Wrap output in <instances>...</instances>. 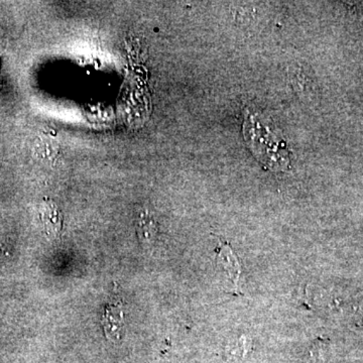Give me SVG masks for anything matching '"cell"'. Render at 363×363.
<instances>
[{"label":"cell","instance_id":"obj_1","mask_svg":"<svg viewBox=\"0 0 363 363\" xmlns=\"http://www.w3.org/2000/svg\"><path fill=\"white\" fill-rule=\"evenodd\" d=\"M243 133L253 155L267 168L272 171H284L288 168L290 159L285 143L264 116L247 111Z\"/></svg>","mask_w":363,"mask_h":363},{"label":"cell","instance_id":"obj_2","mask_svg":"<svg viewBox=\"0 0 363 363\" xmlns=\"http://www.w3.org/2000/svg\"><path fill=\"white\" fill-rule=\"evenodd\" d=\"M102 325L105 336L109 340H121L124 327L123 306L119 303L107 306L102 316Z\"/></svg>","mask_w":363,"mask_h":363},{"label":"cell","instance_id":"obj_3","mask_svg":"<svg viewBox=\"0 0 363 363\" xmlns=\"http://www.w3.org/2000/svg\"><path fill=\"white\" fill-rule=\"evenodd\" d=\"M217 262L224 267L227 276L231 279L233 285H238L241 274V267L235 253L231 250L228 242L220 240L219 247H217Z\"/></svg>","mask_w":363,"mask_h":363},{"label":"cell","instance_id":"obj_4","mask_svg":"<svg viewBox=\"0 0 363 363\" xmlns=\"http://www.w3.org/2000/svg\"><path fill=\"white\" fill-rule=\"evenodd\" d=\"M157 229L154 218L150 214L143 213L140 215L138 219V234L140 238L145 241L152 240L156 235Z\"/></svg>","mask_w":363,"mask_h":363}]
</instances>
